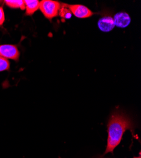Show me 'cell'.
<instances>
[{
    "mask_svg": "<svg viewBox=\"0 0 141 158\" xmlns=\"http://www.w3.org/2000/svg\"><path fill=\"white\" fill-rule=\"evenodd\" d=\"M108 140L104 156L113 154L114 149L120 143L125 131L131 130L132 131L133 124L130 118L124 114L116 111L113 113L108 123Z\"/></svg>",
    "mask_w": 141,
    "mask_h": 158,
    "instance_id": "obj_1",
    "label": "cell"
},
{
    "mask_svg": "<svg viewBox=\"0 0 141 158\" xmlns=\"http://www.w3.org/2000/svg\"><path fill=\"white\" fill-rule=\"evenodd\" d=\"M61 4L53 0H43L39 3V9L47 19H51L58 16Z\"/></svg>",
    "mask_w": 141,
    "mask_h": 158,
    "instance_id": "obj_2",
    "label": "cell"
},
{
    "mask_svg": "<svg viewBox=\"0 0 141 158\" xmlns=\"http://www.w3.org/2000/svg\"><path fill=\"white\" fill-rule=\"evenodd\" d=\"M0 56L6 59L18 61L20 57V52L17 47L12 44L0 45Z\"/></svg>",
    "mask_w": 141,
    "mask_h": 158,
    "instance_id": "obj_3",
    "label": "cell"
},
{
    "mask_svg": "<svg viewBox=\"0 0 141 158\" xmlns=\"http://www.w3.org/2000/svg\"><path fill=\"white\" fill-rule=\"evenodd\" d=\"M68 8L76 17L79 19L89 18L93 15V13L87 7L81 5H67Z\"/></svg>",
    "mask_w": 141,
    "mask_h": 158,
    "instance_id": "obj_4",
    "label": "cell"
},
{
    "mask_svg": "<svg viewBox=\"0 0 141 158\" xmlns=\"http://www.w3.org/2000/svg\"><path fill=\"white\" fill-rule=\"evenodd\" d=\"M114 25L120 28H125L131 23V19L129 15L125 12H119L114 16Z\"/></svg>",
    "mask_w": 141,
    "mask_h": 158,
    "instance_id": "obj_5",
    "label": "cell"
},
{
    "mask_svg": "<svg viewBox=\"0 0 141 158\" xmlns=\"http://www.w3.org/2000/svg\"><path fill=\"white\" fill-rule=\"evenodd\" d=\"M97 25L99 29L105 32H108L112 31L115 26L113 18L111 17H104L100 19L98 21Z\"/></svg>",
    "mask_w": 141,
    "mask_h": 158,
    "instance_id": "obj_6",
    "label": "cell"
},
{
    "mask_svg": "<svg viewBox=\"0 0 141 158\" xmlns=\"http://www.w3.org/2000/svg\"><path fill=\"white\" fill-rule=\"evenodd\" d=\"M40 2L38 0H25L24 1L26 15H32L39 8Z\"/></svg>",
    "mask_w": 141,
    "mask_h": 158,
    "instance_id": "obj_7",
    "label": "cell"
},
{
    "mask_svg": "<svg viewBox=\"0 0 141 158\" xmlns=\"http://www.w3.org/2000/svg\"><path fill=\"white\" fill-rule=\"evenodd\" d=\"M5 3L8 7L11 8H20L22 10L25 9L24 1H22V0H17V1L6 0V1H5Z\"/></svg>",
    "mask_w": 141,
    "mask_h": 158,
    "instance_id": "obj_8",
    "label": "cell"
},
{
    "mask_svg": "<svg viewBox=\"0 0 141 158\" xmlns=\"http://www.w3.org/2000/svg\"><path fill=\"white\" fill-rule=\"evenodd\" d=\"M60 15L62 18L69 19L71 18L72 13L67 6V5H64V6L61 7L60 10Z\"/></svg>",
    "mask_w": 141,
    "mask_h": 158,
    "instance_id": "obj_9",
    "label": "cell"
},
{
    "mask_svg": "<svg viewBox=\"0 0 141 158\" xmlns=\"http://www.w3.org/2000/svg\"><path fill=\"white\" fill-rule=\"evenodd\" d=\"M10 67V64L9 61L6 58L0 56V72L8 70Z\"/></svg>",
    "mask_w": 141,
    "mask_h": 158,
    "instance_id": "obj_10",
    "label": "cell"
},
{
    "mask_svg": "<svg viewBox=\"0 0 141 158\" xmlns=\"http://www.w3.org/2000/svg\"><path fill=\"white\" fill-rule=\"evenodd\" d=\"M5 20V12L3 7L0 6V26H2Z\"/></svg>",
    "mask_w": 141,
    "mask_h": 158,
    "instance_id": "obj_11",
    "label": "cell"
},
{
    "mask_svg": "<svg viewBox=\"0 0 141 158\" xmlns=\"http://www.w3.org/2000/svg\"><path fill=\"white\" fill-rule=\"evenodd\" d=\"M133 158H141V157H140V154L138 157H133Z\"/></svg>",
    "mask_w": 141,
    "mask_h": 158,
    "instance_id": "obj_12",
    "label": "cell"
}]
</instances>
